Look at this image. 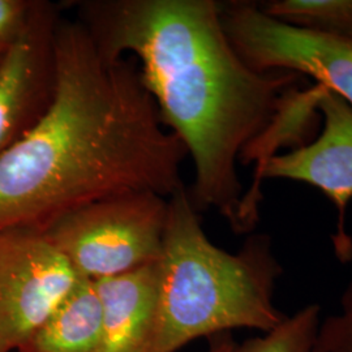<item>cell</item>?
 I'll return each mask as SVG.
<instances>
[{
  "mask_svg": "<svg viewBox=\"0 0 352 352\" xmlns=\"http://www.w3.org/2000/svg\"><path fill=\"white\" fill-rule=\"evenodd\" d=\"M55 89L30 131L0 154V232H45L64 215L133 192L184 187L182 140L164 126L132 59L110 60L88 29L62 17Z\"/></svg>",
  "mask_w": 352,
  "mask_h": 352,
  "instance_id": "1",
  "label": "cell"
},
{
  "mask_svg": "<svg viewBox=\"0 0 352 352\" xmlns=\"http://www.w3.org/2000/svg\"><path fill=\"white\" fill-rule=\"evenodd\" d=\"M76 8L107 59L135 58L164 126L193 161L196 210L215 209L243 234L240 155L273 124L298 74L252 69L213 0H85Z\"/></svg>",
  "mask_w": 352,
  "mask_h": 352,
  "instance_id": "2",
  "label": "cell"
},
{
  "mask_svg": "<svg viewBox=\"0 0 352 352\" xmlns=\"http://www.w3.org/2000/svg\"><path fill=\"white\" fill-rule=\"evenodd\" d=\"M158 296L142 352H177L192 340L256 329L266 333L286 317L274 304L282 266L269 235H251L236 253L213 244L188 189L168 197Z\"/></svg>",
  "mask_w": 352,
  "mask_h": 352,
  "instance_id": "3",
  "label": "cell"
},
{
  "mask_svg": "<svg viewBox=\"0 0 352 352\" xmlns=\"http://www.w3.org/2000/svg\"><path fill=\"white\" fill-rule=\"evenodd\" d=\"M167 217L168 199L133 192L80 208L43 234L78 277L100 280L157 263Z\"/></svg>",
  "mask_w": 352,
  "mask_h": 352,
  "instance_id": "4",
  "label": "cell"
},
{
  "mask_svg": "<svg viewBox=\"0 0 352 352\" xmlns=\"http://www.w3.org/2000/svg\"><path fill=\"white\" fill-rule=\"evenodd\" d=\"M232 47L257 72L311 76L352 107V41L291 25L251 3L221 6Z\"/></svg>",
  "mask_w": 352,
  "mask_h": 352,
  "instance_id": "5",
  "label": "cell"
},
{
  "mask_svg": "<svg viewBox=\"0 0 352 352\" xmlns=\"http://www.w3.org/2000/svg\"><path fill=\"white\" fill-rule=\"evenodd\" d=\"M317 109L324 129L317 139L295 151L273 155L257 171L241 202V223L250 234L258 222L263 179H289L321 189L338 210L334 248L340 261L352 258V240L344 228L346 208L352 199V107L337 93L318 85Z\"/></svg>",
  "mask_w": 352,
  "mask_h": 352,
  "instance_id": "6",
  "label": "cell"
},
{
  "mask_svg": "<svg viewBox=\"0 0 352 352\" xmlns=\"http://www.w3.org/2000/svg\"><path fill=\"white\" fill-rule=\"evenodd\" d=\"M78 276L43 232H0V352H17Z\"/></svg>",
  "mask_w": 352,
  "mask_h": 352,
  "instance_id": "7",
  "label": "cell"
},
{
  "mask_svg": "<svg viewBox=\"0 0 352 352\" xmlns=\"http://www.w3.org/2000/svg\"><path fill=\"white\" fill-rule=\"evenodd\" d=\"M60 19V6L37 1L24 34L0 59V154L36 126L50 106Z\"/></svg>",
  "mask_w": 352,
  "mask_h": 352,
  "instance_id": "8",
  "label": "cell"
},
{
  "mask_svg": "<svg viewBox=\"0 0 352 352\" xmlns=\"http://www.w3.org/2000/svg\"><path fill=\"white\" fill-rule=\"evenodd\" d=\"M158 261L94 280L102 304L98 352H142L158 296Z\"/></svg>",
  "mask_w": 352,
  "mask_h": 352,
  "instance_id": "9",
  "label": "cell"
},
{
  "mask_svg": "<svg viewBox=\"0 0 352 352\" xmlns=\"http://www.w3.org/2000/svg\"><path fill=\"white\" fill-rule=\"evenodd\" d=\"M102 304L94 280L75 286L17 352H98Z\"/></svg>",
  "mask_w": 352,
  "mask_h": 352,
  "instance_id": "10",
  "label": "cell"
},
{
  "mask_svg": "<svg viewBox=\"0 0 352 352\" xmlns=\"http://www.w3.org/2000/svg\"><path fill=\"white\" fill-rule=\"evenodd\" d=\"M261 8L291 25L352 41V0H277Z\"/></svg>",
  "mask_w": 352,
  "mask_h": 352,
  "instance_id": "11",
  "label": "cell"
},
{
  "mask_svg": "<svg viewBox=\"0 0 352 352\" xmlns=\"http://www.w3.org/2000/svg\"><path fill=\"white\" fill-rule=\"evenodd\" d=\"M320 322V305L309 304L286 316L264 336L236 344L234 352H314Z\"/></svg>",
  "mask_w": 352,
  "mask_h": 352,
  "instance_id": "12",
  "label": "cell"
},
{
  "mask_svg": "<svg viewBox=\"0 0 352 352\" xmlns=\"http://www.w3.org/2000/svg\"><path fill=\"white\" fill-rule=\"evenodd\" d=\"M314 352H352V282L340 298V309L318 325Z\"/></svg>",
  "mask_w": 352,
  "mask_h": 352,
  "instance_id": "13",
  "label": "cell"
},
{
  "mask_svg": "<svg viewBox=\"0 0 352 352\" xmlns=\"http://www.w3.org/2000/svg\"><path fill=\"white\" fill-rule=\"evenodd\" d=\"M37 1L0 0V55L24 34Z\"/></svg>",
  "mask_w": 352,
  "mask_h": 352,
  "instance_id": "14",
  "label": "cell"
},
{
  "mask_svg": "<svg viewBox=\"0 0 352 352\" xmlns=\"http://www.w3.org/2000/svg\"><path fill=\"white\" fill-rule=\"evenodd\" d=\"M235 340L231 333H223L209 338V349L208 352H234Z\"/></svg>",
  "mask_w": 352,
  "mask_h": 352,
  "instance_id": "15",
  "label": "cell"
},
{
  "mask_svg": "<svg viewBox=\"0 0 352 352\" xmlns=\"http://www.w3.org/2000/svg\"><path fill=\"white\" fill-rule=\"evenodd\" d=\"M1 56H3V55H0V59H1Z\"/></svg>",
  "mask_w": 352,
  "mask_h": 352,
  "instance_id": "16",
  "label": "cell"
}]
</instances>
